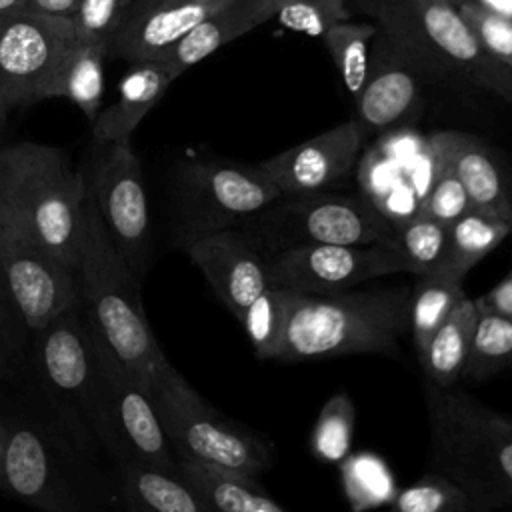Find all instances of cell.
<instances>
[{"mask_svg":"<svg viewBox=\"0 0 512 512\" xmlns=\"http://www.w3.org/2000/svg\"><path fill=\"white\" fill-rule=\"evenodd\" d=\"M430 428L428 464L464 490L472 510L512 506V416L478 398L424 386Z\"/></svg>","mask_w":512,"mask_h":512,"instance_id":"6da1fadb","label":"cell"},{"mask_svg":"<svg viewBox=\"0 0 512 512\" xmlns=\"http://www.w3.org/2000/svg\"><path fill=\"white\" fill-rule=\"evenodd\" d=\"M140 282L112 244L88 184L78 260L80 310L96 340L150 390L170 362L150 330Z\"/></svg>","mask_w":512,"mask_h":512,"instance_id":"7a4b0ae2","label":"cell"},{"mask_svg":"<svg viewBox=\"0 0 512 512\" xmlns=\"http://www.w3.org/2000/svg\"><path fill=\"white\" fill-rule=\"evenodd\" d=\"M88 180L64 150L38 142L0 146V226L78 266Z\"/></svg>","mask_w":512,"mask_h":512,"instance_id":"3957f363","label":"cell"},{"mask_svg":"<svg viewBox=\"0 0 512 512\" xmlns=\"http://www.w3.org/2000/svg\"><path fill=\"white\" fill-rule=\"evenodd\" d=\"M412 286L290 296L276 360L296 362L350 354H398L410 328Z\"/></svg>","mask_w":512,"mask_h":512,"instance_id":"277c9868","label":"cell"},{"mask_svg":"<svg viewBox=\"0 0 512 512\" xmlns=\"http://www.w3.org/2000/svg\"><path fill=\"white\" fill-rule=\"evenodd\" d=\"M420 74L456 80L512 104V70L494 60L450 0H348Z\"/></svg>","mask_w":512,"mask_h":512,"instance_id":"5b68a950","label":"cell"},{"mask_svg":"<svg viewBox=\"0 0 512 512\" xmlns=\"http://www.w3.org/2000/svg\"><path fill=\"white\" fill-rule=\"evenodd\" d=\"M30 340V372L50 416L82 448L100 446L110 454L100 350L80 306L58 316Z\"/></svg>","mask_w":512,"mask_h":512,"instance_id":"8992f818","label":"cell"},{"mask_svg":"<svg viewBox=\"0 0 512 512\" xmlns=\"http://www.w3.org/2000/svg\"><path fill=\"white\" fill-rule=\"evenodd\" d=\"M240 228L270 258L314 244H384L394 222L362 194L322 190L282 194Z\"/></svg>","mask_w":512,"mask_h":512,"instance_id":"52a82bcc","label":"cell"},{"mask_svg":"<svg viewBox=\"0 0 512 512\" xmlns=\"http://www.w3.org/2000/svg\"><path fill=\"white\" fill-rule=\"evenodd\" d=\"M282 196L260 170L222 158H184L170 174V202L174 214V240H190L240 228L266 204Z\"/></svg>","mask_w":512,"mask_h":512,"instance_id":"ba28073f","label":"cell"},{"mask_svg":"<svg viewBox=\"0 0 512 512\" xmlns=\"http://www.w3.org/2000/svg\"><path fill=\"white\" fill-rule=\"evenodd\" d=\"M176 458H196L260 476L272 468V448L252 430L216 412L170 364L150 388Z\"/></svg>","mask_w":512,"mask_h":512,"instance_id":"9c48e42d","label":"cell"},{"mask_svg":"<svg viewBox=\"0 0 512 512\" xmlns=\"http://www.w3.org/2000/svg\"><path fill=\"white\" fill-rule=\"evenodd\" d=\"M6 426L0 488L12 498L46 512L82 510L86 496L80 490L74 458L82 446L56 420L48 424L18 416L6 420Z\"/></svg>","mask_w":512,"mask_h":512,"instance_id":"30bf717a","label":"cell"},{"mask_svg":"<svg viewBox=\"0 0 512 512\" xmlns=\"http://www.w3.org/2000/svg\"><path fill=\"white\" fill-rule=\"evenodd\" d=\"M90 184L102 224L138 280L150 268L152 236L146 184L130 138L106 144Z\"/></svg>","mask_w":512,"mask_h":512,"instance_id":"8fae6325","label":"cell"},{"mask_svg":"<svg viewBox=\"0 0 512 512\" xmlns=\"http://www.w3.org/2000/svg\"><path fill=\"white\" fill-rule=\"evenodd\" d=\"M74 42L72 18L28 8L0 16V94L6 106L46 100V86Z\"/></svg>","mask_w":512,"mask_h":512,"instance_id":"7c38bea8","label":"cell"},{"mask_svg":"<svg viewBox=\"0 0 512 512\" xmlns=\"http://www.w3.org/2000/svg\"><path fill=\"white\" fill-rule=\"evenodd\" d=\"M398 272L406 266L386 244L298 246L266 260L268 284L304 294H336Z\"/></svg>","mask_w":512,"mask_h":512,"instance_id":"4fadbf2b","label":"cell"},{"mask_svg":"<svg viewBox=\"0 0 512 512\" xmlns=\"http://www.w3.org/2000/svg\"><path fill=\"white\" fill-rule=\"evenodd\" d=\"M0 258L14 304L30 338L80 306L78 266L0 226Z\"/></svg>","mask_w":512,"mask_h":512,"instance_id":"5bb4252c","label":"cell"},{"mask_svg":"<svg viewBox=\"0 0 512 512\" xmlns=\"http://www.w3.org/2000/svg\"><path fill=\"white\" fill-rule=\"evenodd\" d=\"M98 350L102 360L106 414L112 434V460L116 464L144 462L166 470H176V454L172 452V446L164 434L150 390L136 380L100 342Z\"/></svg>","mask_w":512,"mask_h":512,"instance_id":"9a60e30c","label":"cell"},{"mask_svg":"<svg viewBox=\"0 0 512 512\" xmlns=\"http://www.w3.org/2000/svg\"><path fill=\"white\" fill-rule=\"evenodd\" d=\"M364 128L356 118L304 140L268 160L260 170L282 194L332 190L344 182L360 154Z\"/></svg>","mask_w":512,"mask_h":512,"instance_id":"2e32d148","label":"cell"},{"mask_svg":"<svg viewBox=\"0 0 512 512\" xmlns=\"http://www.w3.org/2000/svg\"><path fill=\"white\" fill-rule=\"evenodd\" d=\"M184 250L236 320L242 318L252 300L268 286V258L252 244L242 228L198 236Z\"/></svg>","mask_w":512,"mask_h":512,"instance_id":"e0dca14e","label":"cell"},{"mask_svg":"<svg viewBox=\"0 0 512 512\" xmlns=\"http://www.w3.org/2000/svg\"><path fill=\"white\" fill-rule=\"evenodd\" d=\"M418 104L416 66L378 30L370 44L364 84L356 94V120L364 130H386L412 116Z\"/></svg>","mask_w":512,"mask_h":512,"instance_id":"ac0fdd59","label":"cell"},{"mask_svg":"<svg viewBox=\"0 0 512 512\" xmlns=\"http://www.w3.org/2000/svg\"><path fill=\"white\" fill-rule=\"evenodd\" d=\"M228 0H158L130 6L110 42L108 56L128 62L156 60L198 22L224 6Z\"/></svg>","mask_w":512,"mask_h":512,"instance_id":"d6986e66","label":"cell"},{"mask_svg":"<svg viewBox=\"0 0 512 512\" xmlns=\"http://www.w3.org/2000/svg\"><path fill=\"white\" fill-rule=\"evenodd\" d=\"M428 146L450 162L472 208L512 220V192L506 176L480 138L468 132L442 130L430 136Z\"/></svg>","mask_w":512,"mask_h":512,"instance_id":"ffe728a7","label":"cell"},{"mask_svg":"<svg viewBox=\"0 0 512 512\" xmlns=\"http://www.w3.org/2000/svg\"><path fill=\"white\" fill-rule=\"evenodd\" d=\"M276 16V0H228L202 22H198L176 44L164 50L156 60L174 76V80L208 58L218 48L238 40L254 28Z\"/></svg>","mask_w":512,"mask_h":512,"instance_id":"44dd1931","label":"cell"},{"mask_svg":"<svg viewBox=\"0 0 512 512\" xmlns=\"http://www.w3.org/2000/svg\"><path fill=\"white\" fill-rule=\"evenodd\" d=\"M130 64L132 66L118 84L116 100L108 108L100 110L92 122L94 140L102 146L130 138L174 80L158 60Z\"/></svg>","mask_w":512,"mask_h":512,"instance_id":"7402d4cb","label":"cell"},{"mask_svg":"<svg viewBox=\"0 0 512 512\" xmlns=\"http://www.w3.org/2000/svg\"><path fill=\"white\" fill-rule=\"evenodd\" d=\"M176 470L202 498L208 510L220 512H284L258 476L196 458H176Z\"/></svg>","mask_w":512,"mask_h":512,"instance_id":"603a6c76","label":"cell"},{"mask_svg":"<svg viewBox=\"0 0 512 512\" xmlns=\"http://www.w3.org/2000/svg\"><path fill=\"white\" fill-rule=\"evenodd\" d=\"M118 498L130 510L210 512L178 470L144 462H118Z\"/></svg>","mask_w":512,"mask_h":512,"instance_id":"cb8c5ba5","label":"cell"},{"mask_svg":"<svg viewBox=\"0 0 512 512\" xmlns=\"http://www.w3.org/2000/svg\"><path fill=\"white\" fill-rule=\"evenodd\" d=\"M476 322V302L464 296L418 354L420 368L428 384L440 388H452L458 384L470 354Z\"/></svg>","mask_w":512,"mask_h":512,"instance_id":"d4e9b609","label":"cell"},{"mask_svg":"<svg viewBox=\"0 0 512 512\" xmlns=\"http://www.w3.org/2000/svg\"><path fill=\"white\" fill-rule=\"evenodd\" d=\"M104 46L76 40L58 62L44 98H66L94 122L104 96Z\"/></svg>","mask_w":512,"mask_h":512,"instance_id":"484cf974","label":"cell"},{"mask_svg":"<svg viewBox=\"0 0 512 512\" xmlns=\"http://www.w3.org/2000/svg\"><path fill=\"white\" fill-rule=\"evenodd\" d=\"M512 234V220L470 208L448 226L446 250L434 272L462 278Z\"/></svg>","mask_w":512,"mask_h":512,"instance_id":"4316f807","label":"cell"},{"mask_svg":"<svg viewBox=\"0 0 512 512\" xmlns=\"http://www.w3.org/2000/svg\"><path fill=\"white\" fill-rule=\"evenodd\" d=\"M466 296L462 278L446 272H428L416 276V284L410 292V334L416 352L420 354L434 334V330L446 320L454 306Z\"/></svg>","mask_w":512,"mask_h":512,"instance_id":"83f0119b","label":"cell"},{"mask_svg":"<svg viewBox=\"0 0 512 512\" xmlns=\"http://www.w3.org/2000/svg\"><path fill=\"white\" fill-rule=\"evenodd\" d=\"M446 240L448 228L416 210V214L402 224L394 222L392 236L384 244L398 252L406 266V272L420 276L434 272L440 266L446 250Z\"/></svg>","mask_w":512,"mask_h":512,"instance_id":"f1b7e54d","label":"cell"},{"mask_svg":"<svg viewBox=\"0 0 512 512\" xmlns=\"http://www.w3.org/2000/svg\"><path fill=\"white\" fill-rule=\"evenodd\" d=\"M292 290L268 284L246 308L238 320L254 348V354L262 360H276L290 310Z\"/></svg>","mask_w":512,"mask_h":512,"instance_id":"f546056e","label":"cell"},{"mask_svg":"<svg viewBox=\"0 0 512 512\" xmlns=\"http://www.w3.org/2000/svg\"><path fill=\"white\" fill-rule=\"evenodd\" d=\"M512 368V316L478 312L470 354L462 372L466 380H486Z\"/></svg>","mask_w":512,"mask_h":512,"instance_id":"4dcf8cb0","label":"cell"},{"mask_svg":"<svg viewBox=\"0 0 512 512\" xmlns=\"http://www.w3.org/2000/svg\"><path fill=\"white\" fill-rule=\"evenodd\" d=\"M378 26L374 22H350L342 20L330 26L322 38L324 46L346 86V90L356 96L364 84L368 70L370 44L376 36Z\"/></svg>","mask_w":512,"mask_h":512,"instance_id":"1f68e13d","label":"cell"},{"mask_svg":"<svg viewBox=\"0 0 512 512\" xmlns=\"http://www.w3.org/2000/svg\"><path fill=\"white\" fill-rule=\"evenodd\" d=\"M390 506L400 512H470V500L460 486L438 472H428L398 492Z\"/></svg>","mask_w":512,"mask_h":512,"instance_id":"d6a6232c","label":"cell"},{"mask_svg":"<svg viewBox=\"0 0 512 512\" xmlns=\"http://www.w3.org/2000/svg\"><path fill=\"white\" fill-rule=\"evenodd\" d=\"M354 404L346 392H336L322 406L312 432V452L326 462H340L350 450Z\"/></svg>","mask_w":512,"mask_h":512,"instance_id":"836d02e7","label":"cell"},{"mask_svg":"<svg viewBox=\"0 0 512 512\" xmlns=\"http://www.w3.org/2000/svg\"><path fill=\"white\" fill-rule=\"evenodd\" d=\"M430 152H432V158L436 164V176H434L428 192L424 194L418 212L438 220L440 224H444L448 228L460 216H464L472 208V204H470V198H468L462 182L458 180L456 172L452 170L450 162L442 154H438L434 150H430Z\"/></svg>","mask_w":512,"mask_h":512,"instance_id":"e575fe53","label":"cell"},{"mask_svg":"<svg viewBox=\"0 0 512 512\" xmlns=\"http://www.w3.org/2000/svg\"><path fill=\"white\" fill-rule=\"evenodd\" d=\"M284 28L322 36L330 26L350 18L348 0H276V16Z\"/></svg>","mask_w":512,"mask_h":512,"instance_id":"d590c367","label":"cell"},{"mask_svg":"<svg viewBox=\"0 0 512 512\" xmlns=\"http://www.w3.org/2000/svg\"><path fill=\"white\" fill-rule=\"evenodd\" d=\"M480 46L500 64L512 70V18L472 4L456 6Z\"/></svg>","mask_w":512,"mask_h":512,"instance_id":"8d00e7d4","label":"cell"},{"mask_svg":"<svg viewBox=\"0 0 512 512\" xmlns=\"http://www.w3.org/2000/svg\"><path fill=\"white\" fill-rule=\"evenodd\" d=\"M122 14V0H80V6L72 16L76 40L110 50Z\"/></svg>","mask_w":512,"mask_h":512,"instance_id":"74e56055","label":"cell"},{"mask_svg":"<svg viewBox=\"0 0 512 512\" xmlns=\"http://www.w3.org/2000/svg\"><path fill=\"white\" fill-rule=\"evenodd\" d=\"M28 340L30 332L26 330L24 320L14 304L0 258V350L10 360V364L22 360Z\"/></svg>","mask_w":512,"mask_h":512,"instance_id":"f35d334b","label":"cell"},{"mask_svg":"<svg viewBox=\"0 0 512 512\" xmlns=\"http://www.w3.org/2000/svg\"><path fill=\"white\" fill-rule=\"evenodd\" d=\"M478 312H492L512 316V268L508 274L488 292L474 298Z\"/></svg>","mask_w":512,"mask_h":512,"instance_id":"ab89813d","label":"cell"},{"mask_svg":"<svg viewBox=\"0 0 512 512\" xmlns=\"http://www.w3.org/2000/svg\"><path fill=\"white\" fill-rule=\"evenodd\" d=\"M80 6V0H28L26 8L48 14V16H62L72 18Z\"/></svg>","mask_w":512,"mask_h":512,"instance_id":"60d3db41","label":"cell"},{"mask_svg":"<svg viewBox=\"0 0 512 512\" xmlns=\"http://www.w3.org/2000/svg\"><path fill=\"white\" fill-rule=\"evenodd\" d=\"M454 6L460 4H472V6H480L484 10L502 14L506 18H512V0H450Z\"/></svg>","mask_w":512,"mask_h":512,"instance_id":"b9f144b4","label":"cell"},{"mask_svg":"<svg viewBox=\"0 0 512 512\" xmlns=\"http://www.w3.org/2000/svg\"><path fill=\"white\" fill-rule=\"evenodd\" d=\"M26 4H28V0H0V16L20 12L26 8Z\"/></svg>","mask_w":512,"mask_h":512,"instance_id":"7bdbcfd3","label":"cell"},{"mask_svg":"<svg viewBox=\"0 0 512 512\" xmlns=\"http://www.w3.org/2000/svg\"><path fill=\"white\" fill-rule=\"evenodd\" d=\"M6 438H8V426H6V418H2V416H0V472H2L4 454H6Z\"/></svg>","mask_w":512,"mask_h":512,"instance_id":"ee69618b","label":"cell"},{"mask_svg":"<svg viewBox=\"0 0 512 512\" xmlns=\"http://www.w3.org/2000/svg\"><path fill=\"white\" fill-rule=\"evenodd\" d=\"M10 370H12V364H10V360L4 356V352L0 350V382L10 374Z\"/></svg>","mask_w":512,"mask_h":512,"instance_id":"f6af8a7d","label":"cell"},{"mask_svg":"<svg viewBox=\"0 0 512 512\" xmlns=\"http://www.w3.org/2000/svg\"><path fill=\"white\" fill-rule=\"evenodd\" d=\"M8 112H10V108L6 106V102H4V98H2V94H0V128L6 124Z\"/></svg>","mask_w":512,"mask_h":512,"instance_id":"bcb514c9","label":"cell"},{"mask_svg":"<svg viewBox=\"0 0 512 512\" xmlns=\"http://www.w3.org/2000/svg\"><path fill=\"white\" fill-rule=\"evenodd\" d=\"M152 2H158V0H134L130 6H144V4H152ZM130 6H128V8H130ZM128 8H126V10H128Z\"/></svg>","mask_w":512,"mask_h":512,"instance_id":"7dc6e473","label":"cell"},{"mask_svg":"<svg viewBox=\"0 0 512 512\" xmlns=\"http://www.w3.org/2000/svg\"><path fill=\"white\" fill-rule=\"evenodd\" d=\"M132 2H134V0H122V10L126 12V8H128ZM122 16H124V14H122Z\"/></svg>","mask_w":512,"mask_h":512,"instance_id":"c3c4849f","label":"cell"}]
</instances>
